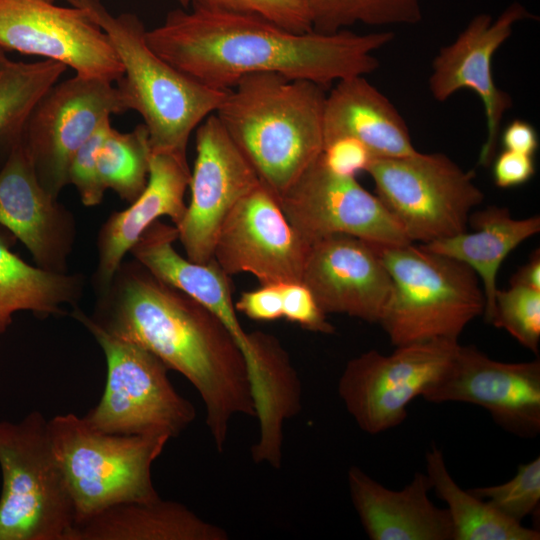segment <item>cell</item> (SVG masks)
Returning <instances> with one entry per match:
<instances>
[{
	"label": "cell",
	"mask_w": 540,
	"mask_h": 540,
	"mask_svg": "<svg viewBox=\"0 0 540 540\" xmlns=\"http://www.w3.org/2000/svg\"><path fill=\"white\" fill-rule=\"evenodd\" d=\"M87 317L109 335L148 350L189 380L203 401L217 451L223 452L235 416L255 417L247 364L225 325L137 260L121 263Z\"/></svg>",
	"instance_id": "cell-1"
},
{
	"label": "cell",
	"mask_w": 540,
	"mask_h": 540,
	"mask_svg": "<svg viewBox=\"0 0 540 540\" xmlns=\"http://www.w3.org/2000/svg\"><path fill=\"white\" fill-rule=\"evenodd\" d=\"M391 31L359 34L297 33L254 16L175 9L146 31L148 45L192 79L229 90L255 73H275L326 87L366 76L379 66L374 52L391 42Z\"/></svg>",
	"instance_id": "cell-2"
},
{
	"label": "cell",
	"mask_w": 540,
	"mask_h": 540,
	"mask_svg": "<svg viewBox=\"0 0 540 540\" xmlns=\"http://www.w3.org/2000/svg\"><path fill=\"white\" fill-rule=\"evenodd\" d=\"M325 87L275 73L242 77L215 111L260 182L279 199L321 155Z\"/></svg>",
	"instance_id": "cell-3"
},
{
	"label": "cell",
	"mask_w": 540,
	"mask_h": 540,
	"mask_svg": "<svg viewBox=\"0 0 540 540\" xmlns=\"http://www.w3.org/2000/svg\"><path fill=\"white\" fill-rule=\"evenodd\" d=\"M67 1L86 11L108 36L123 68L116 86L127 111L142 117L151 152L187 156L192 132L215 113L227 90L203 85L155 53L137 15L114 16L101 0Z\"/></svg>",
	"instance_id": "cell-4"
},
{
	"label": "cell",
	"mask_w": 540,
	"mask_h": 540,
	"mask_svg": "<svg viewBox=\"0 0 540 540\" xmlns=\"http://www.w3.org/2000/svg\"><path fill=\"white\" fill-rule=\"evenodd\" d=\"M373 245L392 280L379 321L392 345L458 340L484 313L480 280L466 264L413 243Z\"/></svg>",
	"instance_id": "cell-5"
},
{
	"label": "cell",
	"mask_w": 540,
	"mask_h": 540,
	"mask_svg": "<svg viewBox=\"0 0 540 540\" xmlns=\"http://www.w3.org/2000/svg\"><path fill=\"white\" fill-rule=\"evenodd\" d=\"M48 427L76 524L116 504L160 498L151 468L170 439L167 435L108 434L72 413L51 418Z\"/></svg>",
	"instance_id": "cell-6"
},
{
	"label": "cell",
	"mask_w": 540,
	"mask_h": 540,
	"mask_svg": "<svg viewBox=\"0 0 540 540\" xmlns=\"http://www.w3.org/2000/svg\"><path fill=\"white\" fill-rule=\"evenodd\" d=\"M0 540H71L76 513L48 420H0Z\"/></svg>",
	"instance_id": "cell-7"
},
{
	"label": "cell",
	"mask_w": 540,
	"mask_h": 540,
	"mask_svg": "<svg viewBox=\"0 0 540 540\" xmlns=\"http://www.w3.org/2000/svg\"><path fill=\"white\" fill-rule=\"evenodd\" d=\"M72 316L94 336L106 360V383L96 406L83 416L94 429L117 435L178 436L195 419L194 405L168 378L154 354L94 325L77 306Z\"/></svg>",
	"instance_id": "cell-8"
},
{
	"label": "cell",
	"mask_w": 540,
	"mask_h": 540,
	"mask_svg": "<svg viewBox=\"0 0 540 540\" xmlns=\"http://www.w3.org/2000/svg\"><path fill=\"white\" fill-rule=\"evenodd\" d=\"M366 173L412 243L467 231L472 209L484 198L474 173L442 153L375 158Z\"/></svg>",
	"instance_id": "cell-9"
},
{
	"label": "cell",
	"mask_w": 540,
	"mask_h": 540,
	"mask_svg": "<svg viewBox=\"0 0 540 540\" xmlns=\"http://www.w3.org/2000/svg\"><path fill=\"white\" fill-rule=\"evenodd\" d=\"M458 340L433 339L397 346L390 355L370 350L351 359L338 394L364 432L376 435L400 425L408 405L447 372Z\"/></svg>",
	"instance_id": "cell-10"
},
{
	"label": "cell",
	"mask_w": 540,
	"mask_h": 540,
	"mask_svg": "<svg viewBox=\"0 0 540 540\" xmlns=\"http://www.w3.org/2000/svg\"><path fill=\"white\" fill-rule=\"evenodd\" d=\"M114 83L76 75L55 83L39 99L24 127L22 146L44 188L58 199L79 147L112 114L126 112Z\"/></svg>",
	"instance_id": "cell-11"
},
{
	"label": "cell",
	"mask_w": 540,
	"mask_h": 540,
	"mask_svg": "<svg viewBox=\"0 0 540 540\" xmlns=\"http://www.w3.org/2000/svg\"><path fill=\"white\" fill-rule=\"evenodd\" d=\"M0 48L64 64L76 75L116 83L122 65L83 9L46 0H0Z\"/></svg>",
	"instance_id": "cell-12"
},
{
	"label": "cell",
	"mask_w": 540,
	"mask_h": 540,
	"mask_svg": "<svg viewBox=\"0 0 540 540\" xmlns=\"http://www.w3.org/2000/svg\"><path fill=\"white\" fill-rule=\"evenodd\" d=\"M297 233L309 244L344 234L373 244L412 243L381 200L356 177L329 170L320 156L278 199Z\"/></svg>",
	"instance_id": "cell-13"
},
{
	"label": "cell",
	"mask_w": 540,
	"mask_h": 540,
	"mask_svg": "<svg viewBox=\"0 0 540 540\" xmlns=\"http://www.w3.org/2000/svg\"><path fill=\"white\" fill-rule=\"evenodd\" d=\"M309 248L260 182L226 216L213 259L229 276L249 273L260 285H279L301 281Z\"/></svg>",
	"instance_id": "cell-14"
},
{
	"label": "cell",
	"mask_w": 540,
	"mask_h": 540,
	"mask_svg": "<svg viewBox=\"0 0 540 540\" xmlns=\"http://www.w3.org/2000/svg\"><path fill=\"white\" fill-rule=\"evenodd\" d=\"M195 145L190 203L175 227L187 258L207 263L226 216L260 180L215 113L196 128Z\"/></svg>",
	"instance_id": "cell-15"
},
{
	"label": "cell",
	"mask_w": 540,
	"mask_h": 540,
	"mask_svg": "<svg viewBox=\"0 0 540 540\" xmlns=\"http://www.w3.org/2000/svg\"><path fill=\"white\" fill-rule=\"evenodd\" d=\"M531 17L518 2L508 5L496 19L486 13L478 14L452 43L440 49L432 62L429 90L435 100L444 102L459 90L469 89L483 103L486 139L480 150L479 165L492 163L503 116L512 106L511 96L493 79L492 59L510 38L514 26Z\"/></svg>",
	"instance_id": "cell-16"
},
{
	"label": "cell",
	"mask_w": 540,
	"mask_h": 540,
	"mask_svg": "<svg viewBox=\"0 0 540 540\" xmlns=\"http://www.w3.org/2000/svg\"><path fill=\"white\" fill-rule=\"evenodd\" d=\"M422 398L480 406L505 431L534 438L540 432V361L502 362L459 345L445 375Z\"/></svg>",
	"instance_id": "cell-17"
},
{
	"label": "cell",
	"mask_w": 540,
	"mask_h": 540,
	"mask_svg": "<svg viewBox=\"0 0 540 540\" xmlns=\"http://www.w3.org/2000/svg\"><path fill=\"white\" fill-rule=\"evenodd\" d=\"M301 282L326 313L379 323L392 291L388 270L374 245L336 234L310 245Z\"/></svg>",
	"instance_id": "cell-18"
},
{
	"label": "cell",
	"mask_w": 540,
	"mask_h": 540,
	"mask_svg": "<svg viewBox=\"0 0 540 540\" xmlns=\"http://www.w3.org/2000/svg\"><path fill=\"white\" fill-rule=\"evenodd\" d=\"M0 225L22 242L36 266L67 272L76 221L44 190L22 143L0 168Z\"/></svg>",
	"instance_id": "cell-19"
},
{
	"label": "cell",
	"mask_w": 540,
	"mask_h": 540,
	"mask_svg": "<svg viewBox=\"0 0 540 540\" xmlns=\"http://www.w3.org/2000/svg\"><path fill=\"white\" fill-rule=\"evenodd\" d=\"M190 177L186 156L151 152L145 189L129 207L112 213L99 229L98 261L92 279L96 295L108 288L125 255L154 222L167 216L174 226L180 223L187 208L184 196Z\"/></svg>",
	"instance_id": "cell-20"
},
{
	"label": "cell",
	"mask_w": 540,
	"mask_h": 540,
	"mask_svg": "<svg viewBox=\"0 0 540 540\" xmlns=\"http://www.w3.org/2000/svg\"><path fill=\"white\" fill-rule=\"evenodd\" d=\"M176 239L177 228L157 220L142 234L130 253L155 277L211 311L228 329L247 367H251L256 360V344L252 332L247 333L238 320L229 275L214 259L198 263L181 256L173 246Z\"/></svg>",
	"instance_id": "cell-21"
},
{
	"label": "cell",
	"mask_w": 540,
	"mask_h": 540,
	"mask_svg": "<svg viewBox=\"0 0 540 540\" xmlns=\"http://www.w3.org/2000/svg\"><path fill=\"white\" fill-rule=\"evenodd\" d=\"M348 486L360 522L372 540H453L447 509L429 499L427 474L416 472L401 490H391L357 466L348 471Z\"/></svg>",
	"instance_id": "cell-22"
},
{
	"label": "cell",
	"mask_w": 540,
	"mask_h": 540,
	"mask_svg": "<svg viewBox=\"0 0 540 540\" xmlns=\"http://www.w3.org/2000/svg\"><path fill=\"white\" fill-rule=\"evenodd\" d=\"M323 137L324 145L342 137L358 140L374 158L403 157L418 151L401 114L365 76L339 80L326 93Z\"/></svg>",
	"instance_id": "cell-23"
},
{
	"label": "cell",
	"mask_w": 540,
	"mask_h": 540,
	"mask_svg": "<svg viewBox=\"0 0 540 540\" xmlns=\"http://www.w3.org/2000/svg\"><path fill=\"white\" fill-rule=\"evenodd\" d=\"M185 505L161 498L110 506L76 524L71 540H227Z\"/></svg>",
	"instance_id": "cell-24"
},
{
	"label": "cell",
	"mask_w": 540,
	"mask_h": 540,
	"mask_svg": "<svg viewBox=\"0 0 540 540\" xmlns=\"http://www.w3.org/2000/svg\"><path fill=\"white\" fill-rule=\"evenodd\" d=\"M469 221L474 229L471 233L465 231L420 245L458 260L476 273L485 296V320L490 322L499 268L512 250L539 233L540 217L516 219L507 208L490 206L470 215Z\"/></svg>",
	"instance_id": "cell-25"
},
{
	"label": "cell",
	"mask_w": 540,
	"mask_h": 540,
	"mask_svg": "<svg viewBox=\"0 0 540 540\" xmlns=\"http://www.w3.org/2000/svg\"><path fill=\"white\" fill-rule=\"evenodd\" d=\"M83 289L82 275L28 264L11 251L10 240L0 232V336L15 313L30 311L39 318L62 314L64 305L76 306Z\"/></svg>",
	"instance_id": "cell-26"
},
{
	"label": "cell",
	"mask_w": 540,
	"mask_h": 540,
	"mask_svg": "<svg viewBox=\"0 0 540 540\" xmlns=\"http://www.w3.org/2000/svg\"><path fill=\"white\" fill-rule=\"evenodd\" d=\"M426 471L437 496L447 504L453 540H539V531L501 514L489 502L463 490L450 475L436 446L426 453Z\"/></svg>",
	"instance_id": "cell-27"
},
{
	"label": "cell",
	"mask_w": 540,
	"mask_h": 540,
	"mask_svg": "<svg viewBox=\"0 0 540 540\" xmlns=\"http://www.w3.org/2000/svg\"><path fill=\"white\" fill-rule=\"evenodd\" d=\"M66 70L53 60L15 61L0 48V168L21 143L36 103Z\"/></svg>",
	"instance_id": "cell-28"
},
{
	"label": "cell",
	"mask_w": 540,
	"mask_h": 540,
	"mask_svg": "<svg viewBox=\"0 0 540 540\" xmlns=\"http://www.w3.org/2000/svg\"><path fill=\"white\" fill-rule=\"evenodd\" d=\"M150 158L149 134L143 123L129 132L111 127L98 155V172L104 188L131 203L147 185Z\"/></svg>",
	"instance_id": "cell-29"
},
{
	"label": "cell",
	"mask_w": 540,
	"mask_h": 540,
	"mask_svg": "<svg viewBox=\"0 0 540 540\" xmlns=\"http://www.w3.org/2000/svg\"><path fill=\"white\" fill-rule=\"evenodd\" d=\"M308 10L313 31L335 33L363 24L414 25L422 19V0H298Z\"/></svg>",
	"instance_id": "cell-30"
},
{
	"label": "cell",
	"mask_w": 540,
	"mask_h": 540,
	"mask_svg": "<svg viewBox=\"0 0 540 540\" xmlns=\"http://www.w3.org/2000/svg\"><path fill=\"white\" fill-rule=\"evenodd\" d=\"M490 323L506 330L522 346L538 355L540 290L512 283L507 289H498Z\"/></svg>",
	"instance_id": "cell-31"
},
{
	"label": "cell",
	"mask_w": 540,
	"mask_h": 540,
	"mask_svg": "<svg viewBox=\"0 0 540 540\" xmlns=\"http://www.w3.org/2000/svg\"><path fill=\"white\" fill-rule=\"evenodd\" d=\"M467 490L489 502L501 514L521 523L539 506L540 457L519 465L514 477L505 483Z\"/></svg>",
	"instance_id": "cell-32"
},
{
	"label": "cell",
	"mask_w": 540,
	"mask_h": 540,
	"mask_svg": "<svg viewBox=\"0 0 540 540\" xmlns=\"http://www.w3.org/2000/svg\"><path fill=\"white\" fill-rule=\"evenodd\" d=\"M190 4L210 12L258 17L297 33L313 30L310 14L298 0H190Z\"/></svg>",
	"instance_id": "cell-33"
},
{
	"label": "cell",
	"mask_w": 540,
	"mask_h": 540,
	"mask_svg": "<svg viewBox=\"0 0 540 540\" xmlns=\"http://www.w3.org/2000/svg\"><path fill=\"white\" fill-rule=\"evenodd\" d=\"M112 127L110 118L79 147L73 155L68 169V184L78 191L81 202L87 207L100 204L105 188L98 172V155Z\"/></svg>",
	"instance_id": "cell-34"
},
{
	"label": "cell",
	"mask_w": 540,
	"mask_h": 540,
	"mask_svg": "<svg viewBox=\"0 0 540 540\" xmlns=\"http://www.w3.org/2000/svg\"><path fill=\"white\" fill-rule=\"evenodd\" d=\"M283 317L302 328L322 334H333L335 327L327 320L310 289L299 282L281 284Z\"/></svg>",
	"instance_id": "cell-35"
},
{
	"label": "cell",
	"mask_w": 540,
	"mask_h": 540,
	"mask_svg": "<svg viewBox=\"0 0 540 540\" xmlns=\"http://www.w3.org/2000/svg\"><path fill=\"white\" fill-rule=\"evenodd\" d=\"M320 158L332 172L349 177H356L366 172L375 159L372 153L358 140L342 137L324 145Z\"/></svg>",
	"instance_id": "cell-36"
},
{
	"label": "cell",
	"mask_w": 540,
	"mask_h": 540,
	"mask_svg": "<svg viewBox=\"0 0 540 540\" xmlns=\"http://www.w3.org/2000/svg\"><path fill=\"white\" fill-rule=\"evenodd\" d=\"M236 311L255 321H274L283 317L282 293L279 285H260L243 292L234 303Z\"/></svg>",
	"instance_id": "cell-37"
},
{
	"label": "cell",
	"mask_w": 540,
	"mask_h": 540,
	"mask_svg": "<svg viewBox=\"0 0 540 540\" xmlns=\"http://www.w3.org/2000/svg\"><path fill=\"white\" fill-rule=\"evenodd\" d=\"M492 161L493 180L499 188L525 184L535 174L533 156L530 155L503 149Z\"/></svg>",
	"instance_id": "cell-38"
},
{
	"label": "cell",
	"mask_w": 540,
	"mask_h": 540,
	"mask_svg": "<svg viewBox=\"0 0 540 540\" xmlns=\"http://www.w3.org/2000/svg\"><path fill=\"white\" fill-rule=\"evenodd\" d=\"M500 139L503 149L530 156H534L539 145L535 128L522 119L511 121L504 128Z\"/></svg>",
	"instance_id": "cell-39"
},
{
	"label": "cell",
	"mask_w": 540,
	"mask_h": 540,
	"mask_svg": "<svg viewBox=\"0 0 540 540\" xmlns=\"http://www.w3.org/2000/svg\"><path fill=\"white\" fill-rule=\"evenodd\" d=\"M511 283L540 290V254L538 249L512 277Z\"/></svg>",
	"instance_id": "cell-40"
},
{
	"label": "cell",
	"mask_w": 540,
	"mask_h": 540,
	"mask_svg": "<svg viewBox=\"0 0 540 540\" xmlns=\"http://www.w3.org/2000/svg\"><path fill=\"white\" fill-rule=\"evenodd\" d=\"M181 5L182 7L184 8H187L190 4V0H177Z\"/></svg>",
	"instance_id": "cell-41"
},
{
	"label": "cell",
	"mask_w": 540,
	"mask_h": 540,
	"mask_svg": "<svg viewBox=\"0 0 540 540\" xmlns=\"http://www.w3.org/2000/svg\"><path fill=\"white\" fill-rule=\"evenodd\" d=\"M46 1H49V2H54L55 0H46Z\"/></svg>",
	"instance_id": "cell-42"
}]
</instances>
